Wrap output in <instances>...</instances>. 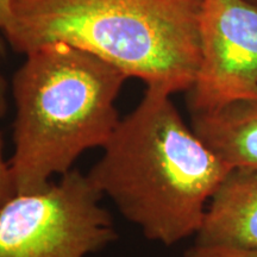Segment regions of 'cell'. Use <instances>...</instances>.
<instances>
[{"label":"cell","instance_id":"obj_1","mask_svg":"<svg viewBox=\"0 0 257 257\" xmlns=\"http://www.w3.org/2000/svg\"><path fill=\"white\" fill-rule=\"evenodd\" d=\"M89 181L148 240L172 246L195 237L231 168L194 133L169 93L147 87L120 118Z\"/></svg>","mask_w":257,"mask_h":257},{"label":"cell","instance_id":"obj_2","mask_svg":"<svg viewBox=\"0 0 257 257\" xmlns=\"http://www.w3.org/2000/svg\"><path fill=\"white\" fill-rule=\"evenodd\" d=\"M202 0H12L3 36L17 53L69 44L173 95L200 64Z\"/></svg>","mask_w":257,"mask_h":257},{"label":"cell","instance_id":"obj_3","mask_svg":"<svg viewBox=\"0 0 257 257\" xmlns=\"http://www.w3.org/2000/svg\"><path fill=\"white\" fill-rule=\"evenodd\" d=\"M123 72L69 44L51 43L25 55L12 79L16 193L44 188L74 169L82 154L102 148L120 117Z\"/></svg>","mask_w":257,"mask_h":257},{"label":"cell","instance_id":"obj_4","mask_svg":"<svg viewBox=\"0 0 257 257\" xmlns=\"http://www.w3.org/2000/svg\"><path fill=\"white\" fill-rule=\"evenodd\" d=\"M87 174L72 169L0 207V257H96L117 238Z\"/></svg>","mask_w":257,"mask_h":257},{"label":"cell","instance_id":"obj_5","mask_svg":"<svg viewBox=\"0 0 257 257\" xmlns=\"http://www.w3.org/2000/svg\"><path fill=\"white\" fill-rule=\"evenodd\" d=\"M257 101V5L202 0L200 64L187 92L189 112Z\"/></svg>","mask_w":257,"mask_h":257},{"label":"cell","instance_id":"obj_6","mask_svg":"<svg viewBox=\"0 0 257 257\" xmlns=\"http://www.w3.org/2000/svg\"><path fill=\"white\" fill-rule=\"evenodd\" d=\"M194 243L210 246H257V169L232 168L208 202Z\"/></svg>","mask_w":257,"mask_h":257},{"label":"cell","instance_id":"obj_7","mask_svg":"<svg viewBox=\"0 0 257 257\" xmlns=\"http://www.w3.org/2000/svg\"><path fill=\"white\" fill-rule=\"evenodd\" d=\"M191 118L194 133L231 169H257V101L191 112Z\"/></svg>","mask_w":257,"mask_h":257},{"label":"cell","instance_id":"obj_8","mask_svg":"<svg viewBox=\"0 0 257 257\" xmlns=\"http://www.w3.org/2000/svg\"><path fill=\"white\" fill-rule=\"evenodd\" d=\"M184 257H257L256 248H231L193 244L186 250Z\"/></svg>","mask_w":257,"mask_h":257},{"label":"cell","instance_id":"obj_9","mask_svg":"<svg viewBox=\"0 0 257 257\" xmlns=\"http://www.w3.org/2000/svg\"><path fill=\"white\" fill-rule=\"evenodd\" d=\"M16 194L11 172H10L9 160L4 157V142L0 134V207Z\"/></svg>","mask_w":257,"mask_h":257},{"label":"cell","instance_id":"obj_10","mask_svg":"<svg viewBox=\"0 0 257 257\" xmlns=\"http://www.w3.org/2000/svg\"><path fill=\"white\" fill-rule=\"evenodd\" d=\"M12 0H0V56L4 54L5 40L3 36V31L6 23H8L10 17V11H11Z\"/></svg>","mask_w":257,"mask_h":257},{"label":"cell","instance_id":"obj_11","mask_svg":"<svg viewBox=\"0 0 257 257\" xmlns=\"http://www.w3.org/2000/svg\"><path fill=\"white\" fill-rule=\"evenodd\" d=\"M8 106V85H6L4 76L0 73V117H3L6 113Z\"/></svg>","mask_w":257,"mask_h":257},{"label":"cell","instance_id":"obj_12","mask_svg":"<svg viewBox=\"0 0 257 257\" xmlns=\"http://www.w3.org/2000/svg\"><path fill=\"white\" fill-rule=\"evenodd\" d=\"M250 2L253 3V4H255V5H257V0H250Z\"/></svg>","mask_w":257,"mask_h":257}]
</instances>
